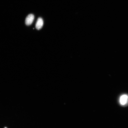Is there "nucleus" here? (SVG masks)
<instances>
[{"label":"nucleus","mask_w":128,"mask_h":128,"mask_svg":"<svg viewBox=\"0 0 128 128\" xmlns=\"http://www.w3.org/2000/svg\"><path fill=\"white\" fill-rule=\"evenodd\" d=\"M128 100V96L126 95H122L120 99V102L121 104L124 105L126 104Z\"/></svg>","instance_id":"nucleus-3"},{"label":"nucleus","mask_w":128,"mask_h":128,"mask_svg":"<svg viewBox=\"0 0 128 128\" xmlns=\"http://www.w3.org/2000/svg\"><path fill=\"white\" fill-rule=\"evenodd\" d=\"M43 24V20L42 18H39L37 21L36 24V28L39 30L41 29L42 27Z\"/></svg>","instance_id":"nucleus-2"},{"label":"nucleus","mask_w":128,"mask_h":128,"mask_svg":"<svg viewBox=\"0 0 128 128\" xmlns=\"http://www.w3.org/2000/svg\"><path fill=\"white\" fill-rule=\"evenodd\" d=\"M4 128H7L6 127H5Z\"/></svg>","instance_id":"nucleus-4"},{"label":"nucleus","mask_w":128,"mask_h":128,"mask_svg":"<svg viewBox=\"0 0 128 128\" xmlns=\"http://www.w3.org/2000/svg\"><path fill=\"white\" fill-rule=\"evenodd\" d=\"M34 15L32 14H29L26 17L25 20V23L27 25H29L33 22L34 19Z\"/></svg>","instance_id":"nucleus-1"}]
</instances>
